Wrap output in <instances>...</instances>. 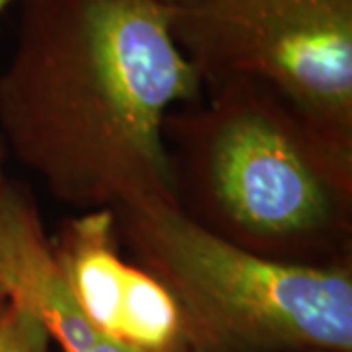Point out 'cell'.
I'll return each instance as SVG.
<instances>
[{
  "instance_id": "obj_3",
  "label": "cell",
  "mask_w": 352,
  "mask_h": 352,
  "mask_svg": "<svg viewBox=\"0 0 352 352\" xmlns=\"http://www.w3.org/2000/svg\"><path fill=\"white\" fill-rule=\"evenodd\" d=\"M113 214L120 245L180 305L192 352H352V261H272L215 237L175 201Z\"/></svg>"
},
{
  "instance_id": "obj_7",
  "label": "cell",
  "mask_w": 352,
  "mask_h": 352,
  "mask_svg": "<svg viewBox=\"0 0 352 352\" xmlns=\"http://www.w3.org/2000/svg\"><path fill=\"white\" fill-rule=\"evenodd\" d=\"M51 337L36 315L8 303L0 317V352H51Z\"/></svg>"
},
{
  "instance_id": "obj_1",
  "label": "cell",
  "mask_w": 352,
  "mask_h": 352,
  "mask_svg": "<svg viewBox=\"0 0 352 352\" xmlns=\"http://www.w3.org/2000/svg\"><path fill=\"white\" fill-rule=\"evenodd\" d=\"M200 92L163 0H24L0 139L78 212L175 201L164 120Z\"/></svg>"
},
{
  "instance_id": "obj_10",
  "label": "cell",
  "mask_w": 352,
  "mask_h": 352,
  "mask_svg": "<svg viewBox=\"0 0 352 352\" xmlns=\"http://www.w3.org/2000/svg\"><path fill=\"white\" fill-rule=\"evenodd\" d=\"M8 303H10V300H8L6 292H4V289H2V286H0V317H2V314L6 311Z\"/></svg>"
},
{
  "instance_id": "obj_8",
  "label": "cell",
  "mask_w": 352,
  "mask_h": 352,
  "mask_svg": "<svg viewBox=\"0 0 352 352\" xmlns=\"http://www.w3.org/2000/svg\"><path fill=\"white\" fill-rule=\"evenodd\" d=\"M87 352H139L133 351V349H129L126 344H122V342H118V340L110 339V337H106V335H102L98 333L96 335V339L92 340V344L88 346Z\"/></svg>"
},
{
  "instance_id": "obj_12",
  "label": "cell",
  "mask_w": 352,
  "mask_h": 352,
  "mask_svg": "<svg viewBox=\"0 0 352 352\" xmlns=\"http://www.w3.org/2000/svg\"><path fill=\"white\" fill-rule=\"evenodd\" d=\"M303 352H321V351H303Z\"/></svg>"
},
{
  "instance_id": "obj_4",
  "label": "cell",
  "mask_w": 352,
  "mask_h": 352,
  "mask_svg": "<svg viewBox=\"0 0 352 352\" xmlns=\"http://www.w3.org/2000/svg\"><path fill=\"white\" fill-rule=\"evenodd\" d=\"M176 43L204 78L272 87L352 145V0H164Z\"/></svg>"
},
{
  "instance_id": "obj_9",
  "label": "cell",
  "mask_w": 352,
  "mask_h": 352,
  "mask_svg": "<svg viewBox=\"0 0 352 352\" xmlns=\"http://www.w3.org/2000/svg\"><path fill=\"white\" fill-rule=\"evenodd\" d=\"M6 159H8V153H6V147L0 139V186L8 180L6 178Z\"/></svg>"
},
{
  "instance_id": "obj_5",
  "label": "cell",
  "mask_w": 352,
  "mask_h": 352,
  "mask_svg": "<svg viewBox=\"0 0 352 352\" xmlns=\"http://www.w3.org/2000/svg\"><path fill=\"white\" fill-rule=\"evenodd\" d=\"M51 247L98 333L139 352H192L173 294L147 268L122 256L113 210L80 212L67 219Z\"/></svg>"
},
{
  "instance_id": "obj_11",
  "label": "cell",
  "mask_w": 352,
  "mask_h": 352,
  "mask_svg": "<svg viewBox=\"0 0 352 352\" xmlns=\"http://www.w3.org/2000/svg\"><path fill=\"white\" fill-rule=\"evenodd\" d=\"M14 2H24V0H0V18H2V14L12 6Z\"/></svg>"
},
{
  "instance_id": "obj_6",
  "label": "cell",
  "mask_w": 352,
  "mask_h": 352,
  "mask_svg": "<svg viewBox=\"0 0 352 352\" xmlns=\"http://www.w3.org/2000/svg\"><path fill=\"white\" fill-rule=\"evenodd\" d=\"M0 286L63 352H87L98 335L65 280L36 201L10 180L0 186Z\"/></svg>"
},
{
  "instance_id": "obj_2",
  "label": "cell",
  "mask_w": 352,
  "mask_h": 352,
  "mask_svg": "<svg viewBox=\"0 0 352 352\" xmlns=\"http://www.w3.org/2000/svg\"><path fill=\"white\" fill-rule=\"evenodd\" d=\"M164 147L176 208L215 237L280 263L352 261V145L272 87L204 78Z\"/></svg>"
},
{
  "instance_id": "obj_13",
  "label": "cell",
  "mask_w": 352,
  "mask_h": 352,
  "mask_svg": "<svg viewBox=\"0 0 352 352\" xmlns=\"http://www.w3.org/2000/svg\"><path fill=\"white\" fill-rule=\"evenodd\" d=\"M163 2H164V0H163Z\"/></svg>"
}]
</instances>
